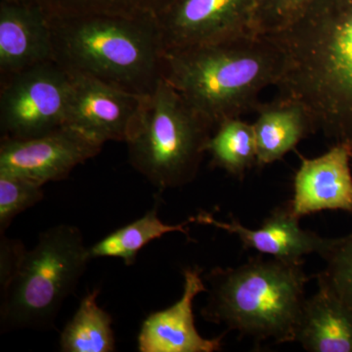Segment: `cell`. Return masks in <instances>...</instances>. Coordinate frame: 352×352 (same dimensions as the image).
I'll use <instances>...</instances> for the list:
<instances>
[{"mask_svg": "<svg viewBox=\"0 0 352 352\" xmlns=\"http://www.w3.org/2000/svg\"><path fill=\"white\" fill-rule=\"evenodd\" d=\"M267 34L284 54L278 98L303 106L315 131L352 145V0H314Z\"/></svg>", "mask_w": 352, "mask_h": 352, "instance_id": "cell-1", "label": "cell"}, {"mask_svg": "<svg viewBox=\"0 0 352 352\" xmlns=\"http://www.w3.org/2000/svg\"><path fill=\"white\" fill-rule=\"evenodd\" d=\"M284 54L268 34H243L208 45L164 50L163 76L217 129L258 106V95L276 85Z\"/></svg>", "mask_w": 352, "mask_h": 352, "instance_id": "cell-2", "label": "cell"}, {"mask_svg": "<svg viewBox=\"0 0 352 352\" xmlns=\"http://www.w3.org/2000/svg\"><path fill=\"white\" fill-rule=\"evenodd\" d=\"M53 60L133 94H150L163 76L164 46L155 19L48 16Z\"/></svg>", "mask_w": 352, "mask_h": 352, "instance_id": "cell-3", "label": "cell"}, {"mask_svg": "<svg viewBox=\"0 0 352 352\" xmlns=\"http://www.w3.org/2000/svg\"><path fill=\"white\" fill-rule=\"evenodd\" d=\"M308 280L302 263L274 258L214 268L206 277L210 289L204 318L258 342H296Z\"/></svg>", "mask_w": 352, "mask_h": 352, "instance_id": "cell-4", "label": "cell"}, {"mask_svg": "<svg viewBox=\"0 0 352 352\" xmlns=\"http://www.w3.org/2000/svg\"><path fill=\"white\" fill-rule=\"evenodd\" d=\"M215 127L164 76L144 95L129 140L132 168L164 191L195 179Z\"/></svg>", "mask_w": 352, "mask_h": 352, "instance_id": "cell-5", "label": "cell"}, {"mask_svg": "<svg viewBox=\"0 0 352 352\" xmlns=\"http://www.w3.org/2000/svg\"><path fill=\"white\" fill-rule=\"evenodd\" d=\"M90 259L78 227L60 224L41 233L36 247L25 251L17 274L1 296L2 330L52 326Z\"/></svg>", "mask_w": 352, "mask_h": 352, "instance_id": "cell-6", "label": "cell"}, {"mask_svg": "<svg viewBox=\"0 0 352 352\" xmlns=\"http://www.w3.org/2000/svg\"><path fill=\"white\" fill-rule=\"evenodd\" d=\"M71 75L54 60L1 78V138L30 139L66 124Z\"/></svg>", "mask_w": 352, "mask_h": 352, "instance_id": "cell-7", "label": "cell"}, {"mask_svg": "<svg viewBox=\"0 0 352 352\" xmlns=\"http://www.w3.org/2000/svg\"><path fill=\"white\" fill-rule=\"evenodd\" d=\"M259 0H175L157 19L164 50L208 45L254 32Z\"/></svg>", "mask_w": 352, "mask_h": 352, "instance_id": "cell-8", "label": "cell"}, {"mask_svg": "<svg viewBox=\"0 0 352 352\" xmlns=\"http://www.w3.org/2000/svg\"><path fill=\"white\" fill-rule=\"evenodd\" d=\"M103 145L64 126L30 139L1 138L0 170L43 186L68 177L76 166L100 153Z\"/></svg>", "mask_w": 352, "mask_h": 352, "instance_id": "cell-9", "label": "cell"}, {"mask_svg": "<svg viewBox=\"0 0 352 352\" xmlns=\"http://www.w3.org/2000/svg\"><path fill=\"white\" fill-rule=\"evenodd\" d=\"M69 75L71 90L65 126L73 127L102 145L108 141L126 143L144 95L91 76Z\"/></svg>", "mask_w": 352, "mask_h": 352, "instance_id": "cell-10", "label": "cell"}, {"mask_svg": "<svg viewBox=\"0 0 352 352\" xmlns=\"http://www.w3.org/2000/svg\"><path fill=\"white\" fill-rule=\"evenodd\" d=\"M352 145L335 143L321 156H300L294 179V197L289 201L298 217L322 210H342L352 214Z\"/></svg>", "mask_w": 352, "mask_h": 352, "instance_id": "cell-11", "label": "cell"}, {"mask_svg": "<svg viewBox=\"0 0 352 352\" xmlns=\"http://www.w3.org/2000/svg\"><path fill=\"white\" fill-rule=\"evenodd\" d=\"M182 298L170 307L150 314L138 335L140 352H214L221 349L223 336L201 337L195 326L193 305L199 294L207 292L198 266L183 271Z\"/></svg>", "mask_w": 352, "mask_h": 352, "instance_id": "cell-12", "label": "cell"}, {"mask_svg": "<svg viewBox=\"0 0 352 352\" xmlns=\"http://www.w3.org/2000/svg\"><path fill=\"white\" fill-rule=\"evenodd\" d=\"M300 219L292 212L288 201L274 208L258 229L247 228L234 219L229 222L219 221L208 212H200L190 220L238 236L245 250H254L288 263H303L302 256L307 254H318L321 256L331 239L300 228Z\"/></svg>", "mask_w": 352, "mask_h": 352, "instance_id": "cell-13", "label": "cell"}, {"mask_svg": "<svg viewBox=\"0 0 352 352\" xmlns=\"http://www.w3.org/2000/svg\"><path fill=\"white\" fill-rule=\"evenodd\" d=\"M53 60L47 14L38 1L0 2V75H15Z\"/></svg>", "mask_w": 352, "mask_h": 352, "instance_id": "cell-14", "label": "cell"}, {"mask_svg": "<svg viewBox=\"0 0 352 352\" xmlns=\"http://www.w3.org/2000/svg\"><path fill=\"white\" fill-rule=\"evenodd\" d=\"M305 300L296 342L309 352H352V309L325 287Z\"/></svg>", "mask_w": 352, "mask_h": 352, "instance_id": "cell-15", "label": "cell"}, {"mask_svg": "<svg viewBox=\"0 0 352 352\" xmlns=\"http://www.w3.org/2000/svg\"><path fill=\"white\" fill-rule=\"evenodd\" d=\"M258 119L252 124L258 168L283 159L296 145L315 131L307 111L298 102L277 98L258 104Z\"/></svg>", "mask_w": 352, "mask_h": 352, "instance_id": "cell-16", "label": "cell"}, {"mask_svg": "<svg viewBox=\"0 0 352 352\" xmlns=\"http://www.w3.org/2000/svg\"><path fill=\"white\" fill-rule=\"evenodd\" d=\"M98 289L89 292L80 303L73 318L60 336L64 352H113L116 351L113 318L97 302Z\"/></svg>", "mask_w": 352, "mask_h": 352, "instance_id": "cell-17", "label": "cell"}, {"mask_svg": "<svg viewBox=\"0 0 352 352\" xmlns=\"http://www.w3.org/2000/svg\"><path fill=\"white\" fill-rule=\"evenodd\" d=\"M189 222L168 224L160 219L155 207L142 217L113 231L89 248L91 258H116L131 266L135 263L138 252L152 241L160 239L168 233L188 234Z\"/></svg>", "mask_w": 352, "mask_h": 352, "instance_id": "cell-18", "label": "cell"}, {"mask_svg": "<svg viewBox=\"0 0 352 352\" xmlns=\"http://www.w3.org/2000/svg\"><path fill=\"white\" fill-rule=\"evenodd\" d=\"M207 153L214 168L243 179L247 171L258 164L252 124L240 118L221 122L208 140Z\"/></svg>", "mask_w": 352, "mask_h": 352, "instance_id": "cell-19", "label": "cell"}, {"mask_svg": "<svg viewBox=\"0 0 352 352\" xmlns=\"http://www.w3.org/2000/svg\"><path fill=\"white\" fill-rule=\"evenodd\" d=\"M47 16L108 15L155 19L175 0H36Z\"/></svg>", "mask_w": 352, "mask_h": 352, "instance_id": "cell-20", "label": "cell"}, {"mask_svg": "<svg viewBox=\"0 0 352 352\" xmlns=\"http://www.w3.org/2000/svg\"><path fill=\"white\" fill-rule=\"evenodd\" d=\"M321 256L327 265L317 275L318 285L327 288L352 309V232L331 239Z\"/></svg>", "mask_w": 352, "mask_h": 352, "instance_id": "cell-21", "label": "cell"}, {"mask_svg": "<svg viewBox=\"0 0 352 352\" xmlns=\"http://www.w3.org/2000/svg\"><path fill=\"white\" fill-rule=\"evenodd\" d=\"M43 186L19 175L0 170V234L17 215L43 201Z\"/></svg>", "mask_w": 352, "mask_h": 352, "instance_id": "cell-22", "label": "cell"}, {"mask_svg": "<svg viewBox=\"0 0 352 352\" xmlns=\"http://www.w3.org/2000/svg\"><path fill=\"white\" fill-rule=\"evenodd\" d=\"M314 0H259L254 19V32L271 34L283 29Z\"/></svg>", "mask_w": 352, "mask_h": 352, "instance_id": "cell-23", "label": "cell"}, {"mask_svg": "<svg viewBox=\"0 0 352 352\" xmlns=\"http://www.w3.org/2000/svg\"><path fill=\"white\" fill-rule=\"evenodd\" d=\"M0 242V292L2 296L17 274L27 250L21 241L9 239L3 235Z\"/></svg>", "mask_w": 352, "mask_h": 352, "instance_id": "cell-24", "label": "cell"}, {"mask_svg": "<svg viewBox=\"0 0 352 352\" xmlns=\"http://www.w3.org/2000/svg\"><path fill=\"white\" fill-rule=\"evenodd\" d=\"M7 3H28V2L36 1V0H1Z\"/></svg>", "mask_w": 352, "mask_h": 352, "instance_id": "cell-25", "label": "cell"}]
</instances>
